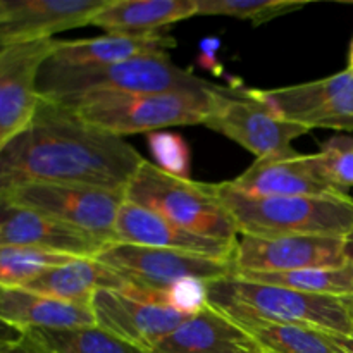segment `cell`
Returning <instances> with one entry per match:
<instances>
[{"instance_id":"obj_26","label":"cell","mask_w":353,"mask_h":353,"mask_svg":"<svg viewBox=\"0 0 353 353\" xmlns=\"http://www.w3.org/2000/svg\"><path fill=\"white\" fill-rule=\"evenodd\" d=\"M30 331L55 353H148L99 326L61 331Z\"/></svg>"},{"instance_id":"obj_1","label":"cell","mask_w":353,"mask_h":353,"mask_svg":"<svg viewBox=\"0 0 353 353\" xmlns=\"http://www.w3.org/2000/svg\"><path fill=\"white\" fill-rule=\"evenodd\" d=\"M145 159L124 138L86 124L69 107L41 100L0 152V202L28 185H85L124 192Z\"/></svg>"},{"instance_id":"obj_33","label":"cell","mask_w":353,"mask_h":353,"mask_svg":"<svg viewBox=\"0 0 353 353\" xmlns=\"http://www.w3.org/2000/svg\"><path fill=\"white\" fill-rule=\"evenodd\" d=\"M23 336V331L17 330V327L10 326L9 323L0 319V347L2 345H10V343H16L19 338Z\"/></svg>"},{"instance_id":"obj_24","label":"cell","mask_w":353,"mask_h":353,"mask_svg":"<svg viewBox=\"0 0 353 353\" xmlns=\"http://www.w3.org/2000/svg\"><path fill=\"white\" fill-rule=\"evenodd\" d=\"M243 330L265 353H336L327 331L299 324L250 323Z\"/></svg>"},{"instance_id":"obj_36","label":"cell","mask_w":353,"mask_h":353,"mask_svg":"<svg viewBox=\"0 0 353 353\" xmlns=\"http://www.w3.org/2000/svg\"><path fill=\"white\" fill-rule=\"evenodd\" d=\"M10 209H12V207L7 205V203H0V231H2V226L7 221V217H9Z\"/></svg>"},{"instance_id":"obj_38","label":"cell","mask_w":353,"mask_h":353,"mask_svg":"<svg viewBox=\"0 0 353 353\" xmlns=\"http://www.w3.org/2000/svg\"><path fill=\"white\" fill-rule=\"evenodd\" d=\"M348 71L353 72V40H352V45H350V54H348Z\"/></svg>"},{"instance_id":"obj_30","label":"cell","mask_w":353,"mask_h":353,"mask_svg":"<svg viewBox=\"0 0 353 353\" xmlns=\"http://www.w3.org/2000/svg\"><path fill=\"white\" fill-rule=\"evenodd\" d=\"M162 303L186 317L196 316L209 307L207 281L199 278H185L162 292Z\"/></svg>"},{"instance_id":"obj_15","label":"cell","mask_w":353,"mask_h":353,"mask_svg":"<svg viewBox=\"0 0 353 353\" xmlns=\"http://www.w3.org/2000/svg\"><path fill=\"white\" fill-rule=\"evenodd\" d=\"M228 185L252 196H323L340 195L321 165L319 155L299 152L281 157L257 159Z\"/></svg>"},{"instance_id":"obj_7","label":"cell","mask_w":353,"mask_h":353,"mask_svg":"<svg viewBox=\"0 0 353 353\" xmlns=\"http://www.w3.org/2000/svg\"><path fill=\"white\" fill-rule=\"evenodd\" d=\"M95 259L119 274L131 292L157 303H162V292L179 279L199 278L209 283L236 274L233 261H217L121 241L103 245Z\"/></svg>"},{"instance_id":"obj_10","label":"cell","mask_w":353,"mask_h":353,"mask_svg":"<svg viewBox=\"0 0 353 353\" xmlns=\"http://www.w3.org/2000/svg\"><path fill=\"white\" fill-rule=\"evenodd\" d=\"M255 93L286 123L307 130L331 128L353 131V72L348 69L317 81L276 90H255Z\"/></svg>"},{"instance_id":"obj_14","label":"cell","mask_w":353,"mask_h":353,"mask_svg":"<svg viewBox=\"0 0 353 353\" xmlns=\"http://www.w3.org/2000/svg\"><path fill=\"white\" fill-rule=\"evenodd\" d=\"M54 43L50 38L0 50V152L37 110V72Z\"/></svg>"},{"instance_id":"obj_31","label":"cell","mask_w":353,"mask_h":353,"mask_svg":"<svg viewBox=\"0 0 353 353\" xmlns=\"http://www.w3.org/2000/svg\"><path fill=\"white\" fill-rule=\"evenodd\" d=\"M221 48V40L216 37H207L200 41V52L196 62L202 69L210 71L212 74L221 76L223 74V65H221L219 59H217V50Z\"/></svg>"},{"instance_id":"obj_3","label":"cell","mask_w":353,"mask_h":353,"mask_svg":"<svg viewBox=\"0 0 353 353\" xmlns=\"http://www.w3.org/2000/svg\"><path fill=\"white\" fill-rule=\"evenodd\" d=\"M209 305L243 327L250 323L310 326L353 336V323L343 300L309 295L278 285L228 276L207 283Z\"/></svg>"},{"instance_id":"obj_6","label":"cell","mask_w":353,"mask_h":353,"mask_svg":"<svg viewBox=\"0 0 353 353\" xmlns=\"http://www.w3.org/2000/svg\"><path fill=\"white\" fill-rule=\"evenodd\" d=\"M124 200L159 214L169 223L202 236L238 241V230L221 205L212 185L176 178L145 161L124 188Z\"/></svg>"},{"instance_id":"obj_19","label":"cell","mask_w":353,"mask_h":353,"mask_svg":"<svg viewBox=\"0 0 353 353\" xmlns=\"http://www.w3.org/2000/svg\"><path fill=\"white\" fill-rule=\"evenodd\" d=\"M148 353H265L236 323L207 307L188 317Z\"/></svg>"},{"instance_id":"obj_9","label":"cell","mask_w":353,"mask_h":353,"mask_svg":"<svg viewBox=\"0 0 353 353\" xmlns=\"http://www.w3.org/2000/svg\"><path fill=\"white\" fill-rule=\"evenodd\" d=\"M124 192L85 185H28L14 190L0 203L33 210L88 231L105 243L114 241L117 212Z\"/></svg>"},{"instance_id":"obj_5","label":"cell","mask_w":353,"mask_h":353,"mask_svg":"<svg viewBox=\"0 0 353 353\" xmlns=\"http://www.w3.org/2000/svg\"><path fill=\"white\" fill-rule=\"evenodd\" d=\"M210 86L212 83L176 65L168 54L140 55L116 64L85 69H57L41 62L37 72L38 97L57 103L100 90L124 93H172L205 92Z\"/></svg>"},{"instance_id":"obj_37","label":"cell","mask_w":353,"mask_h":353,"mask_svg":"<svg viewBox=\"0 0 353 353\" xmlns=\"http://www.w3.org/2000/svg\"><path fill=\"white\" fill-rule=\"evenodd\" d=\"M341 300H343L345 307H347L348 314H350V319H352V323H353V295L345 296V299H341ZM352 338H353V336H352Z\"/></svg>"},{"instance_id":"obj_4","label":"cell","mask_w":353,"mask_h":353,"mask_svg":"<svg viewBox=\"0 0 353 353\" xmlns=\"http://www.w3.org/2000/svg\"><path fill=\"white\" fill-rule=\"evenodd\" d=\"M216 85L205 92L124 93L88 92L62 102L74 110L86 124L114 134L128 137L154 133L169 126L203 124L214 100Z\"/></svg>"},{"instance_id":"obj_13","label":"cell","mask_w":353,"mask_h":353,"mask_svg":"<svg viewBox=\"0 0 353 353\" xmlns=\"http://www.w3.org/2000/svg\"><path fill=\"white\" fill-rule=\"evenodd\" d=\"M107 0H0V50L90 24Z\"/></svg>"},{"instance_id":"obj_34","label":"cell","mask_w":353,"mask_h":353,"mask_svg":"<svg viewBox=\"0 0 353 353\" xmlns=\"http://www.w3.org/2000/svg\"><path fill=\"white\" fill-rule=\"evenodd\" d=\"M331 341H333L336 353H353V338L345 336V334L330 333Z\"/></svg>"},{"instance_id":"obj_27","label":"cell","mask_w":353,"mask_h":353,"mask_svg":"<svg viewBox=\"0 0 353 353\" xmlns=\"http://www.w3.org/2000/svg\"><path fill=\"white\" fill-rule=\"evenodd\" d=\"M305 7L295 0H196L199 16H228L250 21L254 26L269 23Z\"/></svg>"},{"instance_id":"obj_21","label":"cell","mask_w":353,"mask_h":353,"mask_svg":"<svg viewBox=\"0 0 353 353\" xmlns=\"http://www.w3.org/2000/svg\"><path fill=\"white\" fill-rule=\"evenodd\" d=\"M192 16L196 0H107L90 24L107 33L152 34Z\"/></svg>"},{"instance_id":"obj_17","label":"cell","mask_w":353,"mask_h":353,"mask_svg":"<svg viewBox=\"0 0 353 353\" xmlns=\"http://www.w3.org/2000/svg\"><path fill=\"white\" fill-rule=\"evenodd\" d=\"M174 47V38L162 31L152 34L107 33L88 40H55L43 64L57 69L99 68L140 55L165 54Z\"/></svg>"},{"instance_id":"obj_35","label":"cell","mask_w":353,"mask_h":353,"mask_svg":"<svg viewBox=\"0 0 353 353\" xmlns=\"http://www.w3.org/2000/svg\"><path fill=\"white\" fill-rule=\"evenodd\" d=\"M345 255H347V261L353 264V233L345 238Z\"/></svg>"},{"instance_id":"obj_32","label":"cell","mask_w":353,"mask_h":353,"mask_svg":"<svg viewBox=\"0 0 353 353\" xmlns=\"http://www.w3.org/2000/svg\"><path fill=\"white\" fill-rule=\"evenodd\" d=\"M2 353H55L45 343H41L31 331H24L23 336L16 341L10 343L3 348Z\"/></svg>"},{"instance_id":"obj_18","label":"cell","mask_w":353,"mask_h":353,"mask_svg":"<svg viewBox=\"0 0 353 353\" xmlns=\"http://www.w3.org/2000/svg\"><path fill=\"white\" fill-rule=\"evenodd\" d=\"M0 245L30 247L68 257H95L105 241L43 214L12 207L0 231Z\"/></svg>"},{"instance_id":"obj_12","label":"cell","mask_w":353,"mask_h":353,"mask_svg":"<svg viewBox=\"0 0 353 353\" xmlns=\"http://www.w3.org/2000/svg\"><path fill=\"white\" fill-rule=\"evenodd\" d=\"M90 309L97 326L145 352H150L188 319L162 303L123 290H99L92 296Z\"/></svg>"},{"instance_id":"obj_11","label":"cell","mask_w":353,"mask_h":353,"mask_svg":"<svg viewBox=\"0 0 353 353\" xmlns=\"http://www.w3.org/2000/svg\"><path fill=\"white\" fill-rule=\"evenodd\" d=\"M236 274L292 272L341 268L347 264L345 238L338 236H241L233 255Z\"/></svg>"},{"instance_id":"obj_39","label":"cell","mask_w":353,"mask_h":353,"mask_svg":"<svg viewBox=\"0 0 353 353\" xmlns=\"http://www.w3.org/2000/svg\"><path fill=\"white\" fill-rule=\"evenodd\" d=\"M6 347H7V345H2V347H0V353L3 352V348H6Z\"/></svg>"},{"instance_id":"obj_8","label":"cell","mask_w":353,"mask_h":353,"mask_svg":"<svg viewBox=\"0 0 353 353\" xmlns=\"http://www.w3.org/2000/svg\"><path fill=\"white\" fill-rule=\"evenodd\" d=\"M203 126L236 141L262 157H281L296 152L292 141L310 130L279 119L257 97L255 90L217 86Z\"/></svg>"},{"instance_id":"obj_20","label":"cell","mask_w":353,"mask_h":353,"mask_svg":"<svg viewBox=\"0 0 353 353\" xmlns=\"http://www.w3.org/2000/svg\"><path fill=\"white\" fill-rule=\"evenodd\" d=\"M0 319L24 333L30 330H74L97 326L88 305L38 295L28 290L0 288Z\"/></svg>"},{"instance_id":"obj_2","label":"cell","mask_w":353,"mask_h":353,"mask_svg":"<svg viewBox=\"0 0 353 353\" xmlns=\"http://www.w3.org/2000/svg\"><path fill=\"white\" fill-rule=\"evenodd\" d=\"M241 236H338L353 233V196H252L228 181L212 185Z\"/></svg>"},{"instance_id":"obj_23","label":"cell","mask_w":353,"mask_h":353,"mask_svg":"<svg viewBox=\"0 0 353 353\" xmlns=\"http://www.w3.org/2000/svg\"><path fill=\"white\" fill-rule=\"evenodd\" d=\"M255 283L278 285L309 295L345 299L353 295V264L347 262L341 268L302 269L292 272H250L236 274Z\"/></svg>"},{"instance_id":"obj_29","label":"cell","mask_w":353,"mask_h":353,"mask_svg":"<svg viewBox=\"0 0 353 353\" xmlns=\"http://www.w3.org/2000/svg\"><path fill=\"white\" fill-rule=\"evenodd\" d=\"M319 161L331 185L341 193L353 190V138L348 134H334L321 143Z\"/></svg>"},{"instance_id":"obj_28","label":"cell","mask_w":353,"mask_h":353,"mask_svg":"<svg viewBox=\"0 0 353 353\" xmlns=\"http://www.w3.org/2000/svg\"><path fill=\"white\" fill-rule=\"evenodd\" d=\"M147 143L159 169L176 178L190 179L192 152L181 134L164 130L154 131L147 134Z\"/></svg>"},{"instance_id":"obj_16","label":"cell","mask_w":353,"mask_h":353,"mask_svg":"<svg viewBox=\"0 0 353 353\" xmlns=\"http://www.w3.org/2000/svg\"><path fill=\"white\" fill-rule=\"evenodd\" d=\"M114 238V241L121 243L183 252L217 261H233L236 248V241L217 240L186 231L159 214L128 200H124L117 212Z\"/></svg>"},{"instance_id":"obj_22","label":"cell","mask_w":353,"mask_h":353,"mask_svg":"<svg viewBox=\"0 0 353 353\" xmlns=\"http://www.w3.org/2000/svg\"><path fill=\"white\" fill-rule=\"evenodd\" d=\"M124 286L123 278L95 257H78L43 272L21 290L90 307L99 290H123Z\"/></svg>"},{"instance_id":"obj_25","label":"cell","mask_w":353,"mask_h":353,"mask_svg":"<svg viewBox=\"0 0 353 353\" xmlns=\"http://www.w3.org/2000/svg\"><path fill=\"white\" fill-rule=\"evenodd\" d=\"M78 257L50 254L30 247L0 245V288L21 290L43 272Z\"/></svg>"}]
</instances>
